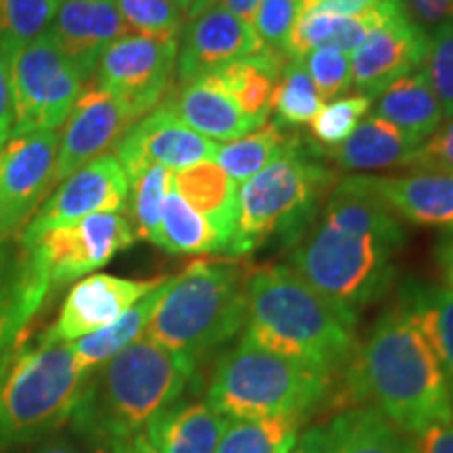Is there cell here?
<instances>
[{
	"mask_svg": "<svg viewBox=\"0 0 453 453\" xmlns=\"http://www.w3.org/2000/svg\"><path fill=\"white\" fill-rule=\"evenodd\" d=\"M226 420L208 401L179 399L143 428L156 453H217Z\"/></svg>",
	"mask_w": 453,
	"mask_h": 453,
	"instance_id": "cell-24",
	"label": "cell"
},
{
	"mask_svg": "<svg viewBox=\"0 0 453 453\" xmlns=\"http://www.w3.org/2000/svg\"><path fill=\"white\" fill-rule=\"evenodd\" d=\"M128 34L180 41L185 30V13L177 0H116Z\"/></svg>",
	"mask_w": 453,
	"mask_h": 453,
	"instance_id": "cell-38",
	"label": "cell"
},
{
	"mask_svg": "<svg viewBox=\"0 0 453 453\" xmlns=\"http://www.w3.org/2000/svg\"><path fill=\"white\" fill-rule=\"evenodd\" d=\"M411 166L453 174V118H447L428 139L422 141Z\"/></svg>",
	"mask_w": 453,
	"mask_h": 453,
	"instance_id": "cell-43",
	"label": "cell"
},
{
	"mask_svg": "<svg viewBox=\"0 0 453 453\" xmlns=\"http://www.w3.org/2000/svg\"><path fill=\"white\" fill-rule=\"evenodd\" d=\"M424 72L437 95L443 116L453 118V21L430 34Z\"/></svg>",
	"mask_w": 453,
	"mask_h": 453,
	"instance_id": "cell-41",
	"label": "cell"
},
{
	"mask_svg": "<svg viewBox=\"0 0 453 453\" xmlns=\"http://www.w3.org/2000/svg\"><path fill=\"white\" fill-rule=\"evenodd\" d=\"M260 41L250 21L242 19L220 4L187 21L179 41V84L191 82L260 50Z\"/></svg>",
	"mask_w": 453,
	"mask_h": 453,
	"instance_id": "cell-18",
	"label": "cell"
},
{
	"mask_svg": "<svg viewBox=\"0 0 453 453\" xmlns=\"http://www.w3.org/2000/svg\"><path fill=\"white\" fill-rule=\"evenodd\" d=\"M127 34L116 0H61L49 27V36L88 81L101 55Z\"/></svg>",
	"mask_w": 453,
	"mask_h": 453,
	"instance_id": "cell-19",
	"label": "cell"
},
{
	"mask_svg": "<svg viewBox=\"0 0 453 453\" xmlns=\"http://www.w3.org/2000/svg\"><path fill=\"white\" fill-rule=\"evenodd\" d=\"M430 34L407 17L401 0L390 4L382 24L350 55L353 84L376 99L384 88L424 67Z\"/></svg>",
	"mask_w": 453,
	"mask_h": 453,
	"instance_id": "cell-14",
	"label": "cell"
},
{
	"mask_svg": "<svg viewBox=\"0 0 453 453\" xmlns=\"http://www.w3.org/2000/svg\"><path fill=\"white\" fill-rule=\"evenodd\" d=\"M220 7H225L231 13L242 17V19L250 21L252 24V17L257 13V7L260 4V0H219Z\"/></svg>",
	"mask_w": 453,
	"mask_h": 453,
	"instance_id": "cell-52",
	"label": "cell"
},
{
	"mask_svg": "<svg viewBox=\"0 0 453 453\" xmlns=\"http://www.w3.org/2000/svg\"><path fill=\"white\" fill-rule=\"evenodd\" d=\"M300 13H303L300 0H260L257 13L252 17V27L260 47L290 57L288 42H290V34Z\"/></svg>",
	"mask_w": 453,
	"mask_h": 453,
	"instance_id": "cell-40",
	"label": "cell"
},
{
	"mask_svg": "<svg viewBox=\"0 0 453 453\" xmlns=\"http://www.w3.org/2000/svg\"><path fill=\"white\" fill-rule=\"evenodd\" d=\"M57 3H61V0H57Z\"/></svg>",
	"mask_w": 453,
	"mask_h": 453,
	"instance_id": "cell-57",
	"label": "cell"
},
{
	"mask_svg": "<svg viewBox=\"0 0 453 453\" xmlns=\"http://www.w3.org/2000/svg\"><path fill=\"white\" fill-rule=\"evenodd\" d=\"M105 453H156V451L151 449L150 443H147L145 434L139 433L134 434V437L122 439L118 441V443H113Z\"/></svg>",
	"mask_w": 453,
	"mask_h": 453,
	"instance_id": "cell-51",
	"label": "cell"
},
{
	"mask_svg": "<svg viewBox=\"0 0 453 453\" xmlns=\"http://www.w3.org/2000/svg\"><path fill=\"white\" fill-rule=\"evenodd\" d=\"M128 194V177L118 157L113 154L101 156L57 185L24 226L19 240H34L53 226L73 223L90 214L124 212Z\"/></svg>",
	"mask_w": 453,
	"mask_h": 453,
	"instance_id": "cell-13",
	"label": "cell"
},
{
	"mask_svg": "<svg viewBox=\"0 0 453 453\" xmlns=\"http://www.w3.org/2000/svg\"><path fill=\"white\" fill-rule=\"evenodd\" d=\"M30 453H88V451H84L82 447H78L70 439L49 437V439L38 441Z\"/></svg>",
	"mask_w": 453,
	"mask_h": 453,
	"instance_id": "cell-50",
	"label": "cell"
},
{
	"mask_svg": "<svg viewBox=\"0 0 453 453\" xmlns=\"http://www.w3.org/2000/svg\"><path fill=\"white\" fill-rule=\"evenodd\" d=\"M217 150L219 143L202 137L160 104L127 130L113 156L122 164L127 177L133 179L150 166H164L177 173L194 164L212 162Z\"/></svg>",
	"mask_w": 453,
	"mask_h": 453,
	"instance_id": "cell-15",
	"label": "cell"
},
{
	"mask_svg": "<svg viewBox=\"0 0 453 453\" xmlns=\"http://www.w3.org/2000/svg\"><path fill=\"white\" fill-rule=\"evenodd\" d=\"M304 61L311 81H313L321 101H334L347 93L353 84L350 57L338 49H317L300 57Z\"/></svg>",
	"mask_w": 453,
	"mask_h": 453,
	"instance_id": "cell-42",
	"label": "cell"
},
{
	"mask_svg": "<svg viewBox=\"0 0 453 453\" xmlns=\"http://www.w3.org/2000/svg\"><path fill=\"white\" fill-rule=\"evenodd\" d=\"M413 439L418 453H453V420L434 424Z\"/></svg>",
	"mask_w": 453,
	"mask_h": 453,
	"instance_id": "cell-46",
	"label": "cell"
},
{
	"mask_svg": "<svg viewBox=\"0 0 453 453\" xmlns=\"http://www.w3.org/2000/svg\"><path fill=\"white\" fill-rule=\"evenodd\" d=\"M334 378L240 340L219 357L206 401L225 420L311 416L324 405Z\"/></svg>",
	"mask_w": 453,
	"mask_h": 453,
	"instance_id": "cell-8",
	"label": "cell"
},
{
	"mask_svg": "<svg viewBox=\"0 0 453 453\" xmlns=\"http://www.w3.org/2000/svg\"><path fill=\"white\" fill-rule=\"evenodd\" d=\"M0 173H3V156H0Z\"/></svg>",
	"mask_w": 453,
	"mask_h": 453,
	"instance_id": "cell-56",
	"label": "cell"
},
{
	"mask_svg": "<svg viewBox=\"0 0 453 453\" xmlns=\"http://www.w3.org/2000/svg\"><path fill=\"white\" fill-rule=\"evenodd\" d=\"M355 326L286 265L252 269L242 340L327 376L357 349Z\"/></svg>",
	"mask_w": 453,
	"mask_h": 453,
	"instance_id": "cell-3",
	"label": "cell"
},
{
	"mask_svg": "<svg viewBox=\"0 0 453 453\" xmlns=\"http://www.w3.org/2000/svg\"><path fill=\"white\" fill-rule=\"evenodd\" d=\"M372 104L373 99L367 95H350V97L334 99L330 105L321 107V111L309 124L313 143L324 150L344 143L367 116Z\"/></svg>",
	"mask_w": 453,
	"mask_h": 453,
	"instance_id": "cell-39",
	"label": "cell"
},
{
	"mask_svg": "<svg viewBox=\"0 0 453 453\" xmlns=\"http://www.w3.org/2000/svg\"><path fill=\"white\" fill-rule=\"evenodd\" d=\"M177 3H179V7L183 9V13H187V9L191 7V3H194V0H177Z\"/></svg>",
	"mask_w": 453,
	"mask_h": 453,
	"instance_id": "cell-55",
	"label": "cell"
},
{
	"mask_svg": "<svg viewBox=\"0 0 453 453\" xmlns=\"http://www.w3.org/2000/svg\"><path fill=\"white\" fill-rule=\"evenodd\" d=\"M214 4H219V0H194V3H191V7L187 9V13H185V19H187V21H189V19H194V17L202 15L203 11L212 9Z\"/></svg>",
	"mask_w": 453,
	"mask_h": 453,
	"instance_id": "cell-53",
	"label": "cell"
},
{
	"mask_svg": "<svg viewBox=\"0 0 453 453\" xmlns=\"http://www.w3.org/2000/svg\"><path fill=\"white\" fill-rule=\"evenodd\" d=\"M179 41L127 34L101 55L95 82L120 101L134 122L166 99L177 72Z\"/></svg>",
	"mask_w": 453,
	"mask_h": 453,
	"instance_id": "cell-11",
	"label": "cell"
},
{
	"mask_svg": "<svg viewBox=\"0 0 453 453\" xmlns=\"http://www.w3.org/2000/svg\"><path fill=\"white\" fill-rule=\"evenodd\" d=\"M367 177L396 217L413 225L453 231V174L416 170L395 177Z\"/></svg>",
	"mask_w": 453,
	"mask_h": 453,
	"instance_id": "cell-21",
	"label": "cell"
},
{
	"mask_svg": "<svg viewBox=\"0 0 453 453\" xmlns=\"http://www.w3.org/2000/svg\"><path fill=\"white\" fill-rule=\"evenodd\" d=\"M405 13L426 34L453 21V0H401Z\"/></svg>",
	"mask_w": 453,
	"mask_h": 453,
	"instance_id": "cell-44",
	"label": "cell"
},
{
	"mask_svg": "<svg viewBox=\"0 0 453 453\" xmlns=\"http://www.w3.org/2000/svg\"><path fill=\"white\" fill-rule=\"evenodd\" d=\"M317 3H319V0H300V4H303V13H304V11L313 9Z\"/></svg>",
	"mask_w": 453,
	"mask_h": 453,
	"instance_id": "cell-54",
	"label": "cell"
},
{
	"mask_svg": "<svg viewBox=\"0 0 453 453\" xmlns=\"http://www.w3.org/2000/svg\"><path fill=\"white\" fill-rule=\"evenodd\" d=\"M130 183V225L134 237L156 243L160 234L162 212L166 196L173 187V170L164 166H150L141 170Z\"/></svg>",
	"mask_w": 453,
	"mask_h": 453,
	"instance_id": "cell-36",
	"label": "cell"
},
{
	"mask_svg": "<svg viewBox=\"0 0 453 453\" xmlns=\"http://www.w3.org/2000/svg\"><path fill=\"white\" fill-rule=\"evenodd\" d=\"M162 105H166L180 122L214 143L219 141L229 143L260 127L235 105V101L211 76L180 84L162 101Z\"/></svg>",
	"mask_w": 453,
	"mask_h": 453,
	"instance_id": "cell-22",
	"label": "cell"
},
{
	"mask_svg": "<svg viewBox=\"0 0 453 453\" xmlns=\"http://www.w3.org/2000/svg\"><path fill=\"white\" fill-rule=\"evenodd\" d=\"M170 281H173V277H166L156 290L145 294L139 303H134L127 313L118 317L113 324L104 327V330L93 332L88 336L78 338L76 342H72V350L73 357H76L78 367L84 373H90L93 370H97L99 365H104L107 359H111L113 355H118L133 342H137L139 338H143L157 304H160V300L168 290Z\"/></svg>",
	"mask_w": 453,
	"mask_h": 453,
	"instance_id": "cell-31",
	"label": "cell"
},
{
	"mask_svg": "<svg viewBox=\"0 0 453 453\" xmlns=\"http://www.w3.org/2000/svg\"><path fill=\"white\" fill-rule=\"evenodd\" d=\"M250 273L237 258L196 260L173 277L143 336L200 364L243 330Z\"/></svg>",
	"mask_w": 453,
	"mask_h": 453,
	"instance_id": "cell-5",
	"label": "cell"
},
{
	"mask_svg": "<svg viewBox=\"0 0 453 453\" xmlns=\"http://www.w3.org/2000/svg\"><path fill=\"white\" fill-rule=\"evenodd\" d=\"M396 309L426 338L443 367L453 396V290L407 277L399 286Z\"/></svg>",
	"mask_w": 453,
	"mask_h": 453,
	"instance_id": "cell-25",
	"label": "cell"
},
{
	"mask_svg": "<svg viewBox=\"0 0 453 453\" xmlns=\"http://www.w3.org/2000/svg\"><path fill=\"white\" fill-rule=\"evenodd\" d=\"M156 246L168 254H225L226 246L214 226L170 187Z\"/></svg>",
	"mask_w": 453,
	"mask_h": 453,
	"instance_id": "cell-33",
	"label": "cell"
},
{
	"mask_svg": "<svg viewBox=\"0 0 453 453\" xmlns=\"http://www.w3.org/2000/svg\"><path fill=\"white\" fill-rule=\"evenodd\" d=\"M196 372V361L139 338L88 373L70 416L73 434L105 453L118 441L143 433L157 413L183 399Z\"/></svg>",
	"mask_w": 453,
	"mask_h": 453,
	"instance_id": "cell-2",
	"label": "cell"
},
{
	"mask_svg": "<svg viewBox=\"0 0 453 453\" xmlns=\"http://www.w3.org/2000/svg\"><path fill=\"white\" fill-rule=\"evenodd\" d=\"M9 67L13 93L11 137L59 130L88 82L49 32L11 55Z\"/></svg>",
	"mask_w": 453,
	"mask_h": 453,
	"instance_id": "cell-9",
	"label": "cell"
},
{
	"mask_svg": "<svg viewBox=\"0 0 453 453\" xmlns=\"http://www.w3.org/2000/svg\"><path fill=\"white\" fill-rule=\"evenodd\" d=\"M166 277L154 280H127L107 273L82 277L72 286L50 327L41 332L49 342H76L78 338L99 332L156 290Z\"/></svg>",
	"mask_w": 453,
	"mask_h": 453,
	"instance_id": "cell-16",
	"label": "cell"
},
{
	"mask_svg": "<svg viewBox=\"0 0 453 453\" xmlns=\"http://www.w3.org/2000/svg\"><path fill=\"white\" fill-rule=\"evenodd\" d=\"M437 265L443 273L447 288L453 290V231L441 237L437 243Z\"/></svg>",
	"mask_w": 453,
	"mask_h": 453,
	"instance_id": "cell-49",
	"label": "cell"
},
{
	"mask_svg": "<svg viewBox=\"0 0 453 453\" xmlns=\"http://www.w3.org/2000/svg\"><path fill=\"white\" fill-rule=\"evenodd\" d=\"M395 0H382L378 9L357 17H340L330 13L304 11L290 34L288 55L304 57L317 49H338L349 57L364 44L370 34L382 24Z\"/></svg>",
	"mask_w": 453,
	"mask_h": 453,
	"instance_id": "cell-28",
	"label": "cell"
},
{
	"mask_svg": "<svg viewBox=\"0 0 453 453\" xmlns=\"http://www.w3.org/2000/svg\"><path fill=\"white\" fill-rule=\"evenodd\" d=\"M330 453H418L416 439L370 405L340 411L327 422Z\"/></svg>",
	"mask_w": 453,
	"mask_h": 453,
	"instance_id": "cell-29",
	"label": "cell"
},
{
	"mask_svg": "<svg viewBox=\"0 0 453 453\" xmlns=\"http://www.w3.org/2000/svg\"><path fill=\"white\" fill-rule=\"evenodd\" d=\"M342 388L416 437L453 420V396L443 367L426 338L399 309H387L357 342L342 373Z\"/></svg>",
	"mask_w": 453,
	"mask_h": 453,
	"instance_id": "cell-1",
	"label": "cell"
},
{
	"mask_svg": "<svg viewBox=\"0 0 453 453\" xmlns=\"http://www.w3.org/2000/svg\"><path fill=\"white\" fill-rule=\"evenodd\" d=\"M382 0H319L311 11L317 13H330L340 17H357L378 9Z\"/></svg>",
	"mask_w": 453,
	"mask_h": 453,
	"instance_id": "cell-47",
	"label": "cell"
},
{
	"mask_svg": "<svg viewBox=\"0 0 453 453\" xmlns=\"http://www.w3.org/2000/svg\"><path fill=\"white\" fill-rule=\"evenodd\" d=\"M307 420V416L226 420L217 453H290Z\"/></svg>",
	"mask_w": 453,
	"mask_h": 453,
	"instance_id": "cell-34",
	"label": "cell"
},
{
	"mask_svg": "<svg viewBox=\"0 0 453 453\" xmlns=\"http://www.w3.org/2000/svg\"><path fill=\"white\" fill-rule=\"evenodd\" d=\"M57 0H0V50L11 55L49 32Z\"/></svg>",
	"mask_w": 453,
	"mask_h": 453,
	"instance_id": "cell-37",
	"label": "cell"
},
{
	"mask_svg": "<svg viewBox=\"0 0 453 453\" xmlns=\"http://www.w3.org/2000/svg\"><path fill=\"white\" fill-rule=\"evenodd\" d=\"M173 187L191 208L208 219V223L229 248L237 223L240 183L226 177L219 164L200 162L173 173Z\"/></svg>",
	"mask_w": 453,
	"mask_h": 453,
	"instance_id": "cell-26",
	"label": "cell"
},
{
	"mask_svg": "<svg viewBox=\"0 0 453 453\" xmlns=\"http://www.w3.org/2000/svg\"><path fill=\"white\" fill-rule=\"evenodd\" d=\"M13 133V93H11L9 55L0 50V150Z\"/></svg>",
	"mask_w": 453,
	"mask_h": 453,
	"instance_id": "cell-45",
	"label": "cell"
},
{
	"mask_svg": "<svg viewBox=\"0 0 453 453\" xmlns=\"http://www.w3.org/2000/svg\"><path fill=\"white\" fill-rule=\"evenodd\" d=\"M324 101L311 81L304 61L300 57H288L277 78L271 111H275V122L283 128L307 127L321 111Z\"/></svg>",
	"mask_w": 453,
	"mask_h": 453,
	"instance_id": "cell-35",
	"label": "cell"
},
{
	"mask_svg": "<svg viewBox=\"0 0 453 453\" xmlns=\"http://www.w3.org/2000/svg\"><path fill=\"white\" fill-rule=\"evenodd\" d=\"M290 453H330V434L327 424H317L300 433L296 445Z\"/></svg>",
	"mask_w": 453,
	"mask_h": 453,
	"instance_id": "cell-48",
	"label": "cell"
},
{
	"mask_svg": "<svg viewBox=\"0 0 453 453\" xmlns=\"http://www.w3.org/2000/svg\"><path fill=\"white\" fill-rule=\"evenodd\" d=\"M133 124L134 120L116 97L97 84L84 88L59 133L53 187L76 170L105 156L111 147L116 150Z\"/></svg>",
	"mask_w": 453,
	"mask_h": 453,
	"instance_id": "cell-17",
	"label": "cell"
},
{
	"mask_svg": "<svg viewBox=\"0 0 453 453\" xmlns=\"http://www.w3.org/2000/svg\"><path fill=\"white\" fill-rule=\"evenodd\" d=\"M49 294L41 263L19 237L0 242V350L30 327Z\"/></svg>",
	"mask_w": 453,
	"mask_h": 453,
	"instance_id": "cell-20",
	"label": "cell"
},
{
	"mask_svg": "<svg viewBox=\"0 0 453 453\" xmlns=\"http://www.w3.org/2000/svg\"><path fill=\"white\" fill-rule=\"evenodd\" d=\"M311 151L321 160H332L340 170L370 173L393 166H411L422 143L410 137L395 124L378 116H365L355 133L332 150H324L307 141Z\"/></svg>",
	"mask_w": 453,
	"mask_h": 453,
	"instance_id": "cell-23",
	"label": "cell"
},
{
	"mask_svg": "<svg viewBox=\"0 0 453 453\" xmlns=\"http://www.w3.org/2000/svg\"><path fill=\"white\" fill-rule=\"evenodd\" d=\"M59 147V130L11 137L0 150V242L19 237L34 212L47 200Z\"/></svg>",
	"mask_w": 453,
	"mask_h": 453,
	"instance_id": "cell-12",
	"label": "cell"
},
{
	"mask_svg": "<svg viewBox=\"0 0 453 453\" xmlns=\"http://www.w3.org/2000/svg\"><path fill=\"white\" fill-rule=\"evenodd\" d=\"M401 248L387 237L353 234L319 220L292 246L290 269L357 324L393 286L395 254Z\"/></svg>",
	"mask_w": 453,
	"mask_h": 453,
	"instance_id": "cell-7",
	"label": "cell"
},
{
	"mask_svg": "<svg viewBox=\"0 0 453 453\" xmlns=\"http://www.w3.org/2000/svg\"><path fill=\"white\" fill-rule=\"evenodd\" d=\"M298 141L300 139L290 133V128L280 127L275 120L265 122L252 133L219 147L212 162L219 164L226 177L234 179L235 183H246L254 174L263 173L265 168L286 156Z\"/></svg>",
	"mask_w": 453,
	"mask_h": 453,
	"instance_id": "cell-32",
	"label": "cell"
},
{
	"mask_svg": "<svg viewBox=\"0 0 453 453\" xmlns=\"http://www.w3.org/2000/svg\"><path fill=\"white\" fill-rule=\"evenodd\" d=\"M134 240L128 217L122 212H99L19 242L38 258L53 290L105 267Z\"/></svg>",
	"mask_w": 453,
	"mask_h": 453,
	"instance_id": "cell-10",
	"label": "cell"
},
{
	"mask_svg": "<svg viewBox=\"0 0 453 453\" xmlns=\"http://www.w3.org/2000/svg\"><path fill=\"white\" fill-rule=\"evenodd\" d=\"M373 116L382 118L410 137L422 143L443 124L445 116L441 104L430 87L426 72L420 67L410 76L399 78L378 95V105Z\"/></svg>",
	"mask_w": 453,
	"mask_h": 453,
	"instance_id": "cell-30",
	"label": "cell"
},
{
	"mask_svg": "<svg viewBox=\"0 0 453 453\" xmlns=\"http://www.w3.org/2000/svg\"><path fill=\"white\" fill-rule=\"evenodd\" d=\"M87 376L72 342L21 332L0 350V451L38 443L65 426Z\"/></svg>",
	"mask_w": 453,
	"mask_h": 453,
	"instance_id": "cell-4",
	"label": "cell"
},
{
	"mask_svg": "<svg viewBox=\"0 0 453 453\" xmlns=\"http://www.w3.org/2000/svg\"><path fill=\"white\" fill-rule=\"evenodd\" d=\"M286 61V55L260 49L206 76H211L248 118L263 127L271 113L277 78Z\"/></svg>",
	"mask_w": 453,
	"mask_h": 453,
	"instance_id": "cell-27",
	"label": "cell"
},
{
	"mask_svg": "<svg viewBox=\"0 0 453 453\" xmlns=\"http://www.w3.org/2000/svg\"><path fill=\"white\" fill-rule=\"evenodd\" d=\"M336 180V173L300 139L286 156L242 183L235 234L226 258L248 257L273 237L292 248L313 225Z\"/></svg>",
	"mask_w": 453,
	"mask_h": 453,
	"instance_id": "cell-6",
	"label": "cell"
}]
</instances>
